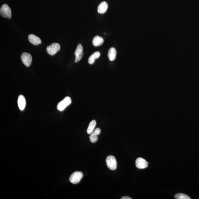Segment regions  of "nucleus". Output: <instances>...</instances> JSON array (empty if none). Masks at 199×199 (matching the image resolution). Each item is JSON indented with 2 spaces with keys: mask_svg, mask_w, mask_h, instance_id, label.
Masks as SVG:
<instances>
[{
  "mask_svg": "<svg viewBox=\"0 0 199 199\" xmlns=\"http://www.w3.org/2000/svg\"><path fill=\"white\" fill-rule=\"evenodd\" d=\"M106 163L108 167L111 170H115L117 167V162L115 157L109 156L106 159Z\"/></svg>",
  "mask_w": 199,
  "mask_h": 199,
  "instance_id": "1",
  "label": "nucleus"
},
{
  "mask_svg": "<svg viewBox=\"0 0 199 199\" xmlns=\"http://www.w3.org/2000/svg\"><path fill=\"white\" fill-rule=\"evenodd\" d=\"M0 14L3 17L11 19V8L8 5L3 4L0 9Z\"/></svg>",
  "mask_w": 199,
  "mask_h": 199,
  "instance_id": "2",
  "label": "nucleus"
},
{
  "mask_svg": "<svg viewBox=\"0 0 199 199\" xmlns=\"http://www.w3.org/2000/svg\"><path fill=\"white\" fill-rule=\"evenodd\" d=\"M72 103V100L69 97H66L58 104L57 109L59 111L64 110Z\"/></svg>",
  "mask_w": 199,
  "mask_h": 199,
  "instance_id": "3",
  "label": "nucleus"
},
{
  "mask_svg": "<svg viewBox=\"0 0 199 199\" xmlns=\"http://www.w3.org/2000/svg\"><path fill=\"white\" fill-rule=\"evenodd\" d=\"M60 44L57 43H54L48 46L46 48V51L50 55H54L60 49Z\"/></svg>",
  "mask_w": 199,
  "mask_h": 199,
  "instance_id": "4",
  "label": "nucleus"
},
{
  "mask_svg": "<svg viewBox=\"0 0 199 199\" xmlns=\"http://www.w3.org/2000/svg\"><path fill=\"white\" fill-rule=\"evenodd\" d=\"M83 177V174L82 172H75L73 173L70 177V181L74 184L79 183Z\"/></svg>",
  "mask_w": 199,
  "mask_h": 199,
  "instance_id": "5",
  "label": "nucleus"
},
{
  "mask_svg": "<svg viewBox=\"0 0 199 199\" xmlns=\"http://www.w3.org/2000/svg\"><path fill=\"white\" fill-rule=\"evenodd\" d=\"M23 63L27 67L30 66L32 62V58L30 54L27 52L23 53L21 56Z\"/></svg>",
  "mask_w": 199,
  "mask_h": 199,
  "instance_id": "6",
  "label": "nucleus"
},
{
  "mask_svg": "<svg viewBox=\"0 0 199 199\" xmlns=\"http://www.w3.org/2000/svg\"><path fill=\"white\" fill-rule=\"evenodd\" d=\"M84 49L83 46L81 44L78 45L77 48L74 52V55L75 56V59L74 62H77L82 59L83 55H84Z\"/></svg>",
  "mask_w": 199,
  "mask_h": 199,
  "instance_id": "7",
  "label": "nucleus"
},
{
  "mask_svg": "<svg viewBox=\"0 0 199 199\" xmlns=\"http://www.w3.org/2000/svg\"><path fill=\"white\" fill-rule=\"evenodd\" d=\"M135 164L136 167L139 169H145L148 166V163L142 157H139L137 159Z\"/></svg>",
  "mask_w": 199,
  "mask_h": 199,
  "instance_id": "8",
  "label": "nucleus"
},
{
  "mask_svg": "<svg viewBox=\"0 0 199 199\" xmlns=\"http://www.w3.org/2000/svg\"><path fill=\"white\" fill-rule=\"evenodd\" d=\"M28 39L30 43L34 46L39 45L41 43V40L40 38L33 34L29 35L28 36Z\"/></svg>",
  "mask_w": 199,
  "mask_h": 199,
  "instance_id": "9",
  "label": "nucleus"
},
{
  "mask_svg": "<svg viewBox=\"0 0 199 199\" xmlns=\"http://www.w3.org/2000/svg\"><path fill=\"white\" fill-rule=\"evenodd\" d=\"M17 103L18 107L19 109L21 111L24 110L26 104V99L24 96L22 95L19 96L18 97Z\"/></svg>",
  "mask_w": 199,
  "mask_h": 199,
  "instance_id": "10",
  "label": "nucleus"
},
{
  "mask_svg": "<svg viewBox=\"0 0 199 199\" xmlns=\"http://www.w3.org/2000/svg\"><path fill=\"white\" fill-rule=\"evenodd\" d=\"M108 8V5L105 1L103 2L98 7V12L100 14L105 13Z\"/></svg>",
  "mask_w": 199,
  "mask_h": 199,
  "instance_id": "11",
  "label": "nucleus"
},
{
  "mask_svg": "<svg viewBox=\"0 0 199 199\" xmlns=\"http://www.w3.org/2000/svg\"><path fill=\"white\" fill-rule=\"evenodd\" d=\"M104 42V39L102 37L99 36H96L93 38L92 41L93 45L95 46H100Z\"/></svg>",
  "mask_w": 199,
  "mask_h": 199,
  "instance_id": "12",
  "label": "nucleus"
},
{
  "mask_svg": "<svg viewBox=\"0 0 199 199\" xmlns=\"http://www.w3.org/2000/svg\"><path fill=\"white\" fill-rule=\"evenodd\" d=\"M117 55V51L115 48H111L109 49L108 53V57L110 61H113L115 59Z\"/></svg>",
  "mask_w": 199,
  "mask_h": 199,
  "instance_id": "13",
  "label": "nucleus"
},
{
  "mask_svg": "<svg viewBox=\"0 0 199 199\" xmlns=\"http://www.w3.org/2000/svg\"><path fill=\"white\" fill-rule=\"evenodd\" d=\"M100 54L98 51L94 52L91 55L88 59V63L89 64L92 65L93 64L96 59L98 58L100 56Z\"/></svg>",
  "mask_w": 199,
  "mask_h": 199,
  "instance_id": "14",
  "label": "nucleus"
},
{
  "mask_svg": "<svg viewBox=\"0 0 199 199\" xmlns=\"http://www.w3.org/2000/svg\"><path fill=\"white\" fill-rule=\"evenodd\" d=\"M96 125V122L95 120H93L91 121L89 124V127H88L87 130V133L88 134H90L94 130V128Z\"/></svg>",
  "mask_w": 199,
  "mask_h": 199,
  "instance_id": "15",
  "label": "nucleus"
},
{
  "mask_svg": "<svg viewBox=\"0 0 199 199\" xmlns=\"http://www.w3.org/2000/svg\"><path fill=\"white\" fill-rule=\"evenodd\" d=\"M175 198L177 199H190L191 198L185 194L178 193L175 195Z\"/></svg>",
  "mask_w": 199,
  "mask_h": 199,
  "instance_id": "16",
  "label": "nucleus"
},
{
  "mask_svg": "<svg viewBox=\"0 0 199 199\" xmlns=\"http://www.w3.org/2000/svg\"><path fill=\"white\" fill-rule=\"evenodd\" d=\"M89 139L91 142L92 143H95L97 141L98 139V137L97 136L94 135L90 134V135L89 136Z\"/></svg>",
  "mask_w": 199,
  "mask_h": 199,
  "instance_id": "17",
  "label": "nucleus"
},
{
  "mask_svg": "<svg viewBox=\"0 0 199 199\" xmlns=\"http://www.w3.org/2000/svg\"><path fill=\"white\" fill-rule=\"evenodd\" d=\"M100 129L98 128L94 129V130L93 131V132L91 134H92V135H94L98 136L100 135Z\"/></svg>",
  "mask_w": 199,
  "mask_h": 199,
  "instance_id": "18",
  "label": "nucleus"
},
{
  "mask_svg": "<svg viewBox=\"0 0 199 199\" xmlns=\"http://www.w3.org/2000/svg\"><path fill=\"white\" fill-rule=\"evenodd\" d=\"M132 198H130V197L128 196H125L122 197L121 198V199H131Z\"/></svg>",
  "mask_w": 199,
  "mask_h": 199,
  "instance_id": "19",
  "label": "nucleus"
}]
</instances>
